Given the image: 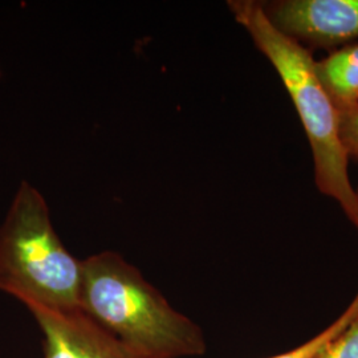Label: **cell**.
Listing matches in <instances>:
<instances>
[{
	"label": "cell",
	"instance_id": "8992f818",
	"mask_svg": "<svg viewBox=\"0 0 358 358\" xmlns=\"http://www.w3.org/2000/svg\"><path fill=\"white\" fill-rule=\"evenodd\" d=\"M316 72L337 108L358 103V44L316 62Z\"/></svg>",
	"mask_w": 358,
	"mask_h": 358
},
{
	"label": "cell",
	"instance_id": "5b68a950",
	"mask_svg": "<svg viewBox=\"0 0 358 358\" xmlns=\"http://www.w3.org/2000/svg\"><path fill=\"white\" fill-rule=\"evenodd\" d=\"M28 309L44 334V358H150L122 344L81 309Z\"/></svg>",
	"mask_w": 358,
	"mask_h": 358
},
{
	"label": "cell",
	"instance_id": "30bf717a",
	"mask_svg": "<svg viewBox=\"0 0 358 358\" xmlns=\"http://www.w3.org/2000/svg\"><path fill=\"white\" fill-rule=\"evenodd\" d=\"M357 194H358V190H357Z\"/></svg>",
	"mask_w": 358,
	"mask_h": 358
},
{
	"label": "cell",
	"instance_id": "9c48e42d",
	"mask_svg": "<svg viewBox=\"0 0 358 358\" xmlns=\"http://www.w3.org/2000/svg\"><path fill=\"white\" fill-rule=\"evenodd\" d=\"M316 358H358V317Z\"/></svg>",
	"mask_w": 358,
	"mask_h": 358
},
{
	"label": "cell",
	"instance_id": "7a4b0ae2",
	"mask_svg": "<svg viewBox=\"0 0 358 358\" xmlns=\"http://www.w3.org/2000/svg\"><path fill=\"white\" fill-rule=\"evenodd\" d=\"M81 310L142 356H201V328L167 303L141 272L118 254L103 251L83 260Z\"/></svg>",
	"mask_w": 358,
	"mask_h": 358
},
{
	"label": "cell",
	"instance_id": "52a82bcc",
	"mask_svg": "<svg viewBox=\"0 0 358 358\" xmlns=\"http://www.w3.org/2000/svg\"><path fill=\"white\" fill-rule=\"evenodd\" d=\"M358 317V294L356 299L352 301V304L346 309L345 312L338 317V320L334 321L331 327H328L325 331L315 336L312 340H309L306 344H303L296 349H292L287 353H282L279 356H273L269 358H316L321 352L332 343L334 338H337L346 328Z\"/></svg>",
	"mask_w": 358,
	"mask_h": 358
},
{
	"label": "cell",
	"instance_id": "277c9868",
	"mask_svg": "<svg viewBox=\"0 0 358 358\" xmlns=\"http://www.w3.org/2000/svg\"><path fill=\"white\" fill-rule=\"evenodd\" d=\"M271 23L310 47H334L358 38V0L262 1Z\"/></svg>",
	"mask_w": 358,
	"mask_h": 358
},
{
	"label": "cell",
	"instance_id": "ba28073f",
	"mask_svg": "<svg viewBox=\"0 0 358 358\" xmlns=\"http://www.w3.org/2000/svg\"><path fill=\"white\" fill-rule=\"evenodd\" d=\"M338 109V130L348 157L358 159V103Z\"/></svg>",
	"mask_w": 358,
	"mask_h": 358
},
{
	"label": "cell",
	"instance_id": "3957f363",
	"mask_svg": "<svg viewBox=\"0 0 358 358\" xmlns=\"http://www.w3.org/2000/svg\"><path fill=\"white\" fill-rule=\"evenodd\" d=\"M81 282L83 260L55 232L43 195L23 182L0 229V291L27 308L73 312Z\"/></svg>",
	"mask_w": 358,
	"mask_h": 358
},
{
	"label": "cell",
	"instance_id": "6da1fadb",
	"mask_svg": "<svg viewBox=\"0 0 358 358\" xmlns=\"http://www.w3.org/2000/svg\"><path fill=\"white\" fill-rule=\"evenodd\" d=\"M229 7L282 78L310 145L317 189L338 203L358 229V194L340 138L338 109L321 84L312 53L273 26L260 1L234 0Z\"/></svg>",
	"mask_w": 358,
	"mask_h": 358
}]
</instances>
